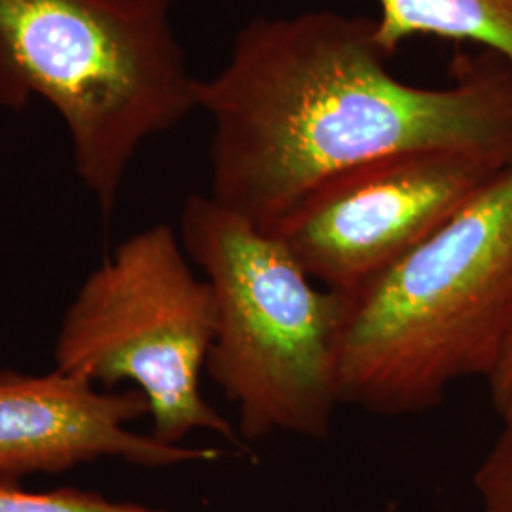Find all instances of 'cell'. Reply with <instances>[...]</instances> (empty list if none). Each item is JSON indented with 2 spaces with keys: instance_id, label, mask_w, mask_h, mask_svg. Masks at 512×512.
I'll list each match as a JSON object with an SVG mask.
<instances>
[{
  "instance_id": "1",
  "label": "cell",
  "mask_w": 512,
  "mask_h": 512,
  "mask_svg": "<svg viewBox=\"0 0 512 512\" xmlns=\"http://www.w3.org/2000/svg\"><path fill=\"white\" fill-rule=\"evenodd\" d=\"M374 19L332 10L255 18L198 84L213 122L211 198L272 230L330 179L423 148L512 150V67L458 55L446 88L389 71Z\"/></svg>"
},
{
  "instance_id": "2",
  "label": "cell",
  "mask_w": 512,
  "mask_h": 512,
  "mask_svg": "<svg viewBox=\"0 0 512 512\" xmlns=\"http://www.w3.org/2000/svg\"><path fill=\"white\" fill-rule=\"evenodd\" d=\"M342 298V403L380 416L418 414L459 380H488L512 329V165Z\"/></svg>"
},
{
  "instance_id": "3",
  "label": "cell",
  "mask_w": 512,
  "mask_h": 512,
  "mask_svg": "<svg viewBox=\"0 0 512 512\" xmlns=\"http://www.w3.org/2000/svg\"><path fill=\"white\" fill-rule=\"evenodd\" d=\"M173 0H0V107L31 97L69 129L74 167L110 213L139 147L198 109Z\"/></svg>"
},
{
  "instance_id": "4",
  "label": "cell",
  "mask_w": 512,
  "mask_h": 512,
  "mask_svg": "<svg viewBox=\"0 0 512 512\" xmlns=\"http://www.w3.org/2000/svg\"><path fill=\"white\" fill-rule=\"evenodd\" d=\"M179 239L215 296L205 368L238 408L239 437L327 439L342 404V293L319 289L274 232L211 196L186 200Z\"/></svg>"
},
{
  "instance_id": "5",
  "label": "cell",
  "mask_w": 512,
  "mask_h": 512,
  "mask_svg": "<svg viewBox=\"0 0 512 512\" xmlns=\"http://www.w3.org/2000/svg\"><path fill=\"white\" fill-rule=\"evenodd\" d=\"M188 260L167 224L126 239L65 313L55 368L90 384L133 382L160 442L181 446L190 433L211 431L243 448L238 431L203 397L217 306Z\"/></svg>"
},
{
  "instance_id": "6",
  "label": "cell",
  "mask_w": 512,
  "mask_h": 512,
  "mask_svg": "<svg viewBox=\"0 0 512 512\" xmlns=\"http://www.w3.org/2000/svg\"><path fill=\"white\" fill-rule=\"evenodd\" d=\"M512 165V150L423 148L330 179L270 232L315 283L346 293L435 234Z\"/></svg>"
},
{
  "instance_id": "7",
  "label": "cell",
  "mask_w": 512,
  "mask_h": 512,
  "mask_svg": "<svg viewBox=\"0 0 512 512\" xmlns=\"http://www.w3.org/2000/svg\"><path fill=\"white\" fill-rule=\"evenodd\" d=\"M148 414L137 391L103 393L55 368L46 376H0V482L57 475L101 458L143 467L213 461L217 450L165 444L128 425Z\"/></svg>"
},
{
  "instance_id": "8",
  "label": "cell",
  "mask_w": 512,
  "mask_h": 512,
  "mask_svg": "<svg viewBox=\"0 0 512 512\" xmlns=\"http://www.w3.org/2000/svg\"><path fill=\"white\" fill-rule=\"evenodd\" d=\"M374 35L395 55L408 38L437 37L488 48L512 67V0H376Z\"/></svg>"
},
{
  "instance_id": "9",
  "label": "cell",
  "mask_w": 512,
  "mask_h": 512,
  "mask_svg": "<svg viewBox=\"0 0 512 512\" xmlns=\"http://www.w3.org/2000/svg\"><path fill=\"white\" fill-rule=\"evenodd\" d=\"M0 512H162L135 503L110 501L107 497L63 488L54 492H25L0 482Z\"/></svg>"
},
{
  "instance_id": "10",
  "label": "cell",
  "mask_w": 512,
  "mask_h": 512,
  "mask_svg": "<svg viewBox=\"0 0 512 512\" xmlns=\"http://www.w3.org/2000/svg\"><path fill=\"white\" fill-rule=\"evenodd\" d=\"M482 512H512V418L503 420L490 452L475 475Z\"/></svg>"
},
{
  "instance_id": "11",
  "label": "cell",
  "mask_w": 512,
  "mask_h": 512,
  "mask_svg": "<svg viewBox=\"0 0 512 512\" xmlns=\"http://www.w3.org/2000/svg\"><path fill=\"white\" fill-rule=\"evenodd\" d=\"M488 385L495 412L501 420H509L512 418V329L494 374L488 378Z\"/></svg>"
}]
</instances>
